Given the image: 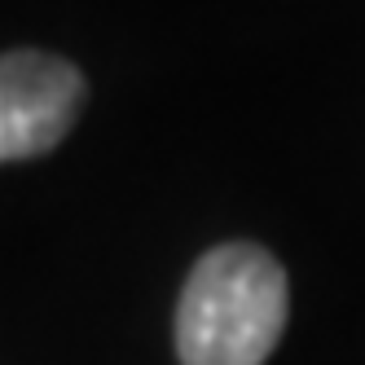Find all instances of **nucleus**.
<instances>
[{
  "label": "nucleus",
  "mask_w": 365,
  "mask_h": 365,
  "mask_svg": "<svg viewBox=\"0 0 365 365\" xmlns=\"http://www.w3.org/2000/svg\"><path fill=\"white\" fill-rule=\"evenodd\" d=\"M84 110V75L53 53L0 58V163L48 154Z\"/></svg>",
  "instance_id": "2"
},
{
  "label": "nucleus",
  "mask_w": 365,
  "mask_h": 365,
  "mask_svg": "<svg viewBox=\"0 0 365 365\" xmlns=\"http://www.w3.org/2000/svg\"><path fill=\"white\" fill-rule=\"evenodd\" d=\"M286 273L255 242L207 251L176 308L180 365H264L286 330Z\"/></svg>",
  "instance_id": "1"
}]
</instances>
